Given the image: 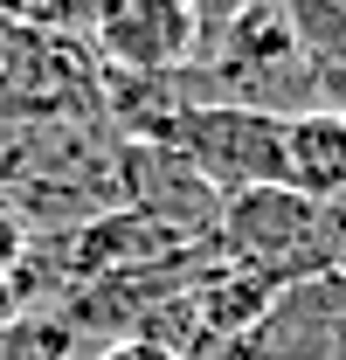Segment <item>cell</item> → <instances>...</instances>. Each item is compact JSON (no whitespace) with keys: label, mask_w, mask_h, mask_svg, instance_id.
Instances as JSON below:
<instances>
[{"label":"cell","mask_w":346,"mask_h":360,"mask_svg":"<svg viewBox=\"0 0 346 360\" xmlns=\"http://www.w3.org/2000/svg\"><path fill=\"white\" fill-rule=\"evenodd\" d=\"M208 243H215L222 264L263 270V277H277V284H305V277L340 270L346 215L305 201L291 187H250V194H229V201H222Z\"/></svg>","instance_id":"1"},{"label":"cell","mask_w":346,"mask_h":360,"mask_svg":"<svg viewBox=\"0 0 346 360\" xmlns=\"http://www.w3.org/2000/svg\"><path fill=\"white\" fill-rule=\"evenodd\" d=\"M160 146L180 153L222 201L250 187H284V118L270 104H187Z\"/></svg>","instance_id":"2"},{"label":"cell","mask_w":346,"mask_h":360,"mask_svg":"<svg viewBox=\"0 0 346 360\" xmlns=\"http://www.w3.org/2000/svg\"><path fill=\"white\" fill-rule=\"evenodd\" d=\"M97 63L104 70H125V77H173L194 42H201V14L180 7V0H111L97 7Z\"/></svg>","instance_id":"3"},{"label":"cell","mask_w":346,"mask_h":360,"mask_svg":"<svg viewBox=\"0 0 346 360\" xmlns=\"http://www.w3.org/2000/svg\"><path fill=\"white\" fill-rule=\"evenodd\" d=\"M250 354L257 360H346V270L284 284L270 319L250 333Z\"/></svg>","instance_id":"4"},{"label":"cell","mask_w":346,"mask_h":360,"mask_svg":"<svg viewBox=\"0 0 346 360\" xmlns=\"http://www.w3.org/2000/svg\"><path fill=\"white\" fill-rule=\"evenodd\" d=\"M284 187L319 208L346 201V111L305 104L284 118Z\"/></svg>","instance_id":"5"},{"label":"cell","mask_w":346,"mask_h":360,"mask_svg":"<svg viewBox=\"0 0 346 360\" xmlns=\"http://www.w3.org/2000/svg\"><path fill=\"white\" fill-rule=\"evenodd\" d=\"M277 298H284L277 277L243 270V264H222V257L187 284V312H194V326H201V333H222V340H250L263 319H270Z\"/></svg>","instance_id":"6"},{"label":"cell","mask_w":346,"mask_h":360,"mask_svg":"<svg viewBox=\"0 0 346 360\" xmlns=\"http://www.w3.org/2000/svg\"><path fill=\"white\" fill-rule=\"evenodd\" d=\"M70 347H77V326L49 312H28L21 326L0 333V360H70Z\"/></svg>","instance_id":"7"},{"label":"cell","mask_w":346,"mask_h":360,"mask_svg":"<svg viewBox=\"0 0 346 360\" xmlns=\"http://www.w3.org/2000/svg\"><path fill=\"white\" fill-rule=\"evenodd\" d=\"M21 264H28V215H21V201L0 194V270H21Z\"/></svg>","instance_id":"8"},{"label":"cell","mask_w":346,"mask_h":360,"mask_svg":"<svg viewBox=\"0 0 346 360\" xmlns=\"http://www.w3.org/2000/svg\"><path fill=\"white\" fill-rule=\"evenodd\" d=\"M173 354H180V360H257V354H250V340H222V333H201V326H194Z\"/></svg>","instance_id":"9"},{"label":"cell","mask_w":346,"mask_h":360,"mask_svg":"<svg viewBox=\"0 0 346 360\" xmlns=\"http://www.w3.org/2000/svg\"><path fill=\"white\" fill-rule=\"evenodd\" d=\"M97 360H180L173 347H153V340H111Z\"/></svg>","instance_id":"10"},{"label":"cell","mask_w":346,"mask_h":360,"mask_svg":"<svg viewBox=\"0 0 346 360\" xmlns=\"http://www.w3.org/2000/svg\"><path fill=\"white\" fill-rule=\"evenodd\" d=\"M28 319V305H21V284H14V270H0V333L7 326H21Z\"/></svg>","instance_id":"11"},{"label":"cell","mask_w":346,"mask_h":360,"mask_svg":"<svg viewBox=\"0 0 346 360\" xmlns=\"http://www.w3.org/2000/svg\"><path fill=\"white\" fill-rule=\"evenodd\" d=\"M340 270H346V250H340Z\"/></svg>","instance_id":"12"}]
</instances>
